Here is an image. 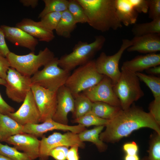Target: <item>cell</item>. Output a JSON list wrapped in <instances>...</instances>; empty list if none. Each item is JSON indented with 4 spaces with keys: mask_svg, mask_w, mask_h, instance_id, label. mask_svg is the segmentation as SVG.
Instances as JSON below:
<instances>
[{
    "mask_svg": "<svg viewBox=\"0 0 160 160\" xmlns=\"http://www.w3.org/2000/svg\"><path fill=\"white\" fill-rule=\"evenodd\" d=\"M160 125L149 112L133 103L128 108L120 110L116 116L110 120L105 130L100 134L104 142L114 143L128 136L133 131L147 127L160 135Z\"/></svg>",
    "mask_w": 160,
    "mask_h": 160,
    "instance_id": "6da1fadb",
    "label": "cell"
},
{
    "mask_svg": "<svg viewBox=\"0 0 160 160\" xmlns=\"http://www.w3.org/2000/svg\"><path fill=\"white\" fill-rule=\"evenodd\" d=\"M83 8L88 23L94 29L105 32L122 27L117 16L116 0H76Z\"/></svg>",
    "mask_w": 160,
    "mask_h": 160,
    "instance_id": "7a4b0ae2",
    "label": "cell"
},
{
    "mask_svg": "<svg viewBox=\"0 0 160 160\" xmlns=\"http://www.w3.org/2000/svg\"><path fill=\"white\" fill-rule=\"evenodd\" d=\"M105 41V37L100 35L96 36L94 41L91 43L79 41L71 52L58 58L59 66L70 72L77 66L85 64L102 48Z\"/></svg>",
    "mask_w": 160,
    "mask_h": 160,
    "instance_id": "3957f363",
    "label": "cell"
},
{
    "mask_svg": "<svg viewBox=\"0 0 160 160\" xmlns=\"http://www.w3.org/2000/svg\"><path fill=\"white\" fill-rule=\"evenodd\" d=\"M121 72L119 78L113 89L120 101L121 108L125 110L143 97L144 93L136 73L122 67Z\"/></svg>",
    "mask_w": 160,
    "mask_h": 160,
    "instance_id": "277c9868",
    "label": "cell"
},
{
    "mask_svg": "<svg viewBox=\"0 0 160 160\" xmlns=\"http://www.w3.org/2000/svg\"><path fill=\"white\" fill-rule=\"evenodd\" d=\"M10 67L14 68L21 74L31 77L55 57L53 52L47 47L41 50L36 55L34 52L24 55H19L10 52L6 57Z\"/></svg>",
    "mask_w": 160,
    "mask_h": 160,
    "instance_id": "5b68a950",
    "label": "cell"
},
{
    "mask_svg": "<svg viewBox=\"0 0 160 160\" xmlns=\"http://www.w3.org/2000/svg\"><path fill=\"white\" fill-rule=\"evenodd\" d=\"M104 76L97 71L95 60H91L79 66L70 75L65 85L74 97L97 84Z\"/></svg>",
    "mask_w": 160,
    "mask_h": 160,
    "instance_id": "8992f818",
    "label": "cell"
},
{
    "mask_svg": "<svg viewBox=\"0 0 160 160\" xmlns=\"http://www.w3.org/2000/svg\"><path fill=\"white\" fill-rule=\"evenodd\" d=\"M58 58L54 59L31 77L32 85H36L51 91L57 92L65 85L70 74L58 65Z\"/></svg>",
    "mask_w": 160,
    "mask_h": 160,
    "instance_id": "52a82bcc",
    "label": "cell"
},
{
    "mask_svg": "<svg viewBox=\"0 0 160 160\" xmlns=\"http://www.w3.org/2000/svg\"><path fill=\"white\" fill-rule=\"evenodd\" d=\"M132 44L131 40L123 39L121 46L118 51L114 54L108 55L102 52L95 60V65L100 74L110 78L114 84L118 81L121 72L119 69L120 60L124 51Z\"/></svg>",
    "mask_w": 160,
    "mask_h": 160,
    "instance_id": "ba28073f",
    "label": "cell"
},
{
    "mask_svg": "<svg viewBox=\"0 0 160 160\" xmlns=\"http://www.w3.org/2000/svg\"><path fill=\"white\" fill-rule=\"evenodd\" d=\"M40 140L39 157L40 160H47L50 151L57 147L77 145L82 148L85 147V143L80 140L78 134L70 131L63 134L55 132L47 137L43 136Z\"/></svg>",
    "mask_w": 160,
    "mask_h": 160,
    "instance_id": "9c48e42d",
    "label": "cell"
},
{
    "mask_svg": "<svg viewBox=\"0 0 160 160\" xmlns=\"http://www.w3.org/2000/svg\"><path fill=\"white\" fill-rule=\"evenodd\" d=\"M31 77L21 74L10 67L7 72L5 80L6 93L8 97L17 103L23 102L31 90Z\"/></svg>",
    "mask_w": 160,
    "mask_h": 160,
    "instance_id": "30bf717a",
    "label": "cell"
},
{
    "mask_svg": "<svg viewBox=\"0 0 160 160\" xmlns=\"http://www.w3.org/2000/svg\"><path fill=\"white\" fill-rule=\"evenodd\" d=\"M31 90L40 113V122L52 119L56 110L57 91L36 85H32Z\"/></svg>",
    "mask_w": 160,
    "mask_h": 160,
    "instance_id": "8fae6325",
    "label": "cell"
},
{
    "mask_svg": "<svg viewBox=\"0 0 160 160\" xmlns=\"http://www.w3.org/2000/svg\"><path fill=\"white\" fill-rule=\"evenodd\" d=\"M113 86L111 79L104 76L97 84L83 92L82 94L92 103L101 102L121 107L120 101L113 90Z\"/></svg>",
    "mask_w": 160,
    "mask_h": 160,
    "instance_id": "7c38bea8",
    "label": "cell"
},
{
    "mask_svg": "<svg viewBox=\"0 0 160 160\" xmlns=\"http://www.w3.org/2000/svg\"><path fill=\"white\" fill-rule=\"evenodd\" d=\"M17 111L7 115L23 126L27 124L40 122V113L31 90Z\"/></svg>",
    "mask_w": 160,
    "mask_h": 160,
    "instance_id": "4fadbf2b",
    "label": "cell"
},
{
    "mask_svg": "<svg viewBox=\"0 0 160 160\" xmlns=\"http://www.w3.org/2000/svg\"><path fill=\"white\" fill-rule=\"evenodd\" d=\"M86 129L80 124L70 126L57 122L52 119H49L41 124H29L23 126V132L32 135L36 137L42 136L48 131L54 130L68 131L78 134Z\"/></svg>",
    "mask_w": 160,
    "mask_h": 160,
    "instance_id": "5bb4252c",
    "label": "cell"
},
{
    "mask_svg": "<svg viewBox=\"0 0 160 160\" xmlns=\"http://www.w3.org/2000/svg\"><path fill=\"white\" fill-rule=\"evenodd\" d=\"M5 142L13 145L18 150L23 151L31 160L39 157L40 140L31 134L23 133L12 136Z\"/></svg>",
    "mask_w": 160,
    "mask_h": 160,
    "instance_id": "9a60e30c",
    "label": "cell"
},
{
    "mask_svg": "<svg viewBox=\"0 0 160 160\" xmlns=\"http://www.w3.org/2000/svg\"><path fill=\"white\" fill-rule=\"evenodd\" d=\"M57 103L55 112L53 117L54 121L68 125V115L74 111V98L68 89L64 85L57 91Z\"/></svg>",
    "mask_w": 160,
    "mask_h": 160,
    "instance_id": "2e32d148",
    "label": "cell"
},
{
    "mask_svg": "<svg viewBox=\"0 0 160 160\" xmlns=\"http://www.w3.org/2000/svg\"><path fill=\"white\" fill-rule=\"evenodd\" d=\"M0 27L5 38L15 45L28 48L34 52L38 44V40L21 29L5 25Z\"/></svg>",
    "mask_w": 160,
    "mask_h": 160,
    "instance_id": "e0dca14e",
    "label": "cell"
},
{
    "mask_svg": "<svg viewBox=\"0 0 160 160\" xmlns=\"http://www.w3.org/2000/svg\"><path fill=\"white\" fill-rule=\"evenodd\" d=\"M131 41L132 44L127 49L129 52L149 54L160 51V34L135 36Z\"/></svg>",
    "mask_w": 160,
    "mask_h": 160,
    "instance_id": "ac0fdd59",
    "label": "cell"
},
{
    "mask_svg": "<svg viewBox=\"0 0 160 160\" xmlns=\"http://www.w3.org/2000/svg\"><path fill=\"white\" fill-rule=\"evenodd\" d=\"M16 27L38 38L40 41L49 42L55 37L53 31L46 28L40 21L36 22L31 19L24 18L16 24Z\"/></svg>",
    "mask_w": 160,
    "mask_h": 160,
    "instance_id": "d6986e66",
    "label": "cell"
},
{
    "mask_svg": "<svg viewBox=\"0 0 160 160\" xmlns=\"http://www.w3.org/2000/svg\"><path fill=\"white\" fill-rule=\"evenodd\" d=\"M160 65V53H152L138 55L124 62L122 67L136 73Z\"/></svg>",
    "mask_w": 160,
    "mask_h": 160,
    "instance_id": "ffe728a7",
    "label": "cell"
},
{
    "mask_svg": "<svg viewBox=\"0 0 160 160\" xmlns=\"http://www.w3.org/2000/svg\"><path fill=\"white\" fill-rule=\"evenodd\" d=\"M115 7L117 16L122 24L126 26L135 24L138 13L130 0H116Z\"/></svg>",
    "mask_w": 160,
    "mask_h": 160,
    "instance_id": "44dd1931",
    "label": "cell"
},
{
    "mask_svg": "<svg viewBox=\"0 0 160 160\" xmlns=\"http://www.w3.org/2000/svg\"><path fill=\"white\" fill-rule=\"evenodd\" d=\"M23 126L7 114L0 113V141H4L9 137L23 133Z\"/></svg>",
    "mask_w": 160,
    "mask_h": 160,
    "instance_id": "7402d4cb",
    "label": "cell"
},
{
    "mask_svg": "<svg viewBox=\"0 0 160 160\" xmlns=\"http://www.w3.org/2000/svg\"><path fill=\"white\" fill-rule=\"evenodd\" d=\"M104 127L96 126L91 129H86L78 134L79 137L83 142L88 141L93 143L99 152H104L107 149V146L99 137L100 134Z\"/></svg>",
    "mask_w": 160,
    "mask_h": 160,
    "instance_id": "603a6c76",
    "label": "cell"
},
{
    "mask_svg": "<svg viewBox=\"0 0 160 160\" xmlns=\"http://www.w3.org/2000/svg\"><path fill=\"white\" fill-rule=\"evenodd\" d=\"M76 24L72 15L67 9L62 12L60 20L55 29L56 33L58 36L69 38L76 28Z\"/></svg>",
    "mask_w": 160,
    "mask_h": 160,
    "instance_id": "cb8c5ba5",
    "label": "cell"
},
{
    "mask_svg": "<svg viewBox=\"0 0 160 160\" xmlns=\"http://www.w3.org/2000/svg\"><path fill=\"white\" fill-rule=\"evenodd\" d=\"M121 109V107L111 105L101 102H93L91 111L101 118L111 120Z\"/></svg>",
    "mask_w": 160,
    "mask_h": 160,
    "instance_id": "d4e9b609",
    "label": "cell"
},
{
    "mask_svg": "<svg viewBox=\"0 0 160 160\" xmlns=\"http://www.w3.org/2000/svg\"><path fill=\"white\" fill-rule=\"evenodd\" d=\"M74 109L72 116L74 119L80 117L91 111L92 102L82 93L74 97Z\"/></svg>",
    "mask_w": 160,
    "mask_h": 160,
    "instance_id": "484cf974",
    "label": "cell"
},
{
    "mask_svg": "<svg viewBox=\"0 0 160 160\" xmlns=\"http://www.w3.org/2000/svg\"><path fill=\"white\" fill-rule=\"evenodd\" d=\"M135 36H139L150 34H160V18L151 21L135 24L132 29Z\"/></svg>",
    "mask_w": 160,
    "mask_h": 160,
    "instance_id": "4316f807",
    "label": "cell"
},
{
    "mask_svg": "<svg viewBox=\"0 0 160 160\" xmlns=\"http://www.w3.org/2000/svg\"><path fill=\"white\" fill-rule=\"evenodd\" d=\"M45 7L40 13L39 18H41L48 13L53 12H63L68 9V0H43Z\"/></svg>",
    "mask_w": 160,
    "mask_h": 160,
    "instance_id": "83f0119b",
    "label": "cell"
},
{
    "mask_svg": "<svg viewBox=\"0 0 160 160\" xmlns=\"http://www.w3.org/2000/svg\"><path fill=\"white\" fill-rule=\"evenodd\" d=\"M136 73L140 80L144 83L151 90L154 99H160V77L141 72Z\"/></svg>",
    "mask_w": 160,
    "mask_h": 160,
    "instance_id": "f1b7e54d",
    "label": "cell"
},
{
    "mask_svg": "<svg viewBox=\"0 0 160 160\" xmlns=\"http://www.w3.org/2000/svg\"><path fill=\"white\" fill-rule=\"evenodd\" d=\"M109 121L99 117L90 111L80 117L74 119L72 120V122L77 123L85 127L93 125L105 127Z\"/></svg>",
    "mask_w": 160,
    "mask_h": 160,
    "instance_id": "f546056e",
    "label": "cell"
},
{
    "mask_svg": "<svg viewBox=\"0 0 160 160\" xmlns=\"http://www.w3.org/2000/svg\"><path fill=\"white\" fill-rule=\"evenodd\" d=\"M76 23H88V20L81 6L76 0H68V9Z\"/></svg>",
    "mask_w": 160,
    "mask_h": 160,
    "instance_id": "4dcf8cb0",
    "label": "cell"
},
{
    "mask_svg": "<svg viewBox=\"0 0 160 160\" xmlns=\"http://www.w3.org/2000/svg\"><path fill=\"white\" fill-rule=\"evenodd\" d=\"M148 151L149 160H160V135L155 132L151 135Z\"/></svg>",
    "mask_w": 160,
    "mask_h": 160,
    "instance_id": "1f68e13d",
    "label": "cell"
},
{
    "mask_svg": "<svg viewBox=\"0 0 160 160\" xmlns=\"http://www.w3.org/2000/svg\"><path fill=\"white\" fill-rule=\"evenodd\" d=\"M0 154L12 160H31L23 152L19 151L14 147L4 145L0 142Z\"/></svg>",
    "mask_w": 160,
    "mask_h": 160,
    "instance_id": "d6a6232c",
    "label": "cell"
},
{
    "mask_svg": "<svg viewBox=\"0 0 160 160\" xmlns=\"http://www.w3.org/2000/svg\"><path fill=\"white\" fill-rule=\"evenodd\" d=\"M62 12H53L47 14L40 21L46 28L52 31L56 29L62 16Z\"/></svg>",
    "mask_w": 160,
    "mask_h": 160,
    "instance_id": "836d02e7",
    "label": "cell"
},
{
    "mask_svg": "<svg viewBox=\"0 0 160 160\" xmlns=\"http://www.w3.org/2000/svg\"><path fill=\"white\" fill-rule=\"evenodd\" d=\"M148 17L152 20L160 18V0H148Z\"/></svg>",
    "mask_w": 160,
    "mask_h": 160,
    "instance_id": "e575fe53",
    "label": "cell"
},
{
    "mask_svg": "<svg viewBox=\"0 0 160 160\" xmlns=\"http://www.w3.org/2000/svg\"><path fill=\"white\" fill-rule=\"evenodd\" d=\"M68 149V147L66 146L57 147L50 151L49 155L55 160H66Z\"/></svg>",
    "mask_w": 160,
    "mask_h": 160,
    "instance_id": "d590c367",
    "label": "cell"
},
{
    "mask_svg": "<svg viewBox=\"0 0 160 160\" xmlns=\"http://www.w3.org/2000/svg\"><path fill=\"white\" fill-rule=\"evenodd\" d=\"M149 113L160 125V99H154L150 104Z\"/></svg>",
    "mask_w": 160,
    "mask_h": 160,
    "instance_id": "8d00e7d4",
    "label": "cell"
},
{
    "mask_svg": "<svg viewBox=\"0 0 160 160\" xmlns=\"http://www.w3.org/2000/svg\"><path fill=\"white\" fill-rule=\"evenodd\" d=\"M135 10L138 13H146L148 10V0H130Z\"/></svg>",
    "mask_w": 160,
    "mask_h": 160,
    "instance_id": "74e56055",
    "label": "cell"
},
{
    "mask_svg": "<svg viewBox=\"0 0 160 160\" xmlns=\"http://www.w3.org/2000/svg\"><path fill=\"white\" fill-rule=\"evenodd\" d=\"M10 67V64L7 58L0 55V78L5 80L7 72Z\"/></svg>",
    "mask_w": 160,
    "mask_h": 160,
    "instance_id": "f35d334b",
    "label": "cell"
},
{
    "mask_svg": "<svg viewBox=\"0 0 160 160\" xmlns=\"http://www.w3.org/2000/svg\"><path fill=\"white\" fill-rule=\"evenodd\" d=\"M10 52L5 41L4 34L0 27V55L6 57Z\"/></svg>",
    "mask_w": 160,
    "mask_h": 160,
    "instance_id": "ab89813d",
    "label": "cell"
},
{
    "mask_svg": "<svg viewBox=\"0 0 160 160\" xmlns=\"http://www.w3.org/2000/svg\"><path fill=\"white\" fill-rule=\"evenodd\" d=\"M123 148L126 154L130 155L137 154L138 150L137 145L134 141L125 143L123 145Z\"/></svg>",
    "mask_w": 160,
    "mask_h": 160,
    "instance_id": "60d3db41",
    "label": "cell"
},
{
    "mask_svg": "<svg viewBox=\"0 0 160 160\" xmlns=\"http://www.w3.org/2000/svg\"><path fill=\"white\" fill-rule=\"evenodd\" d=\"M14 111V108L5 101L0 93V113L7 114Z\"/></svg>",
    "mask_w": 160,
    "mask_h": 160,
    "instance_id": "b9f144b4",
    "label": "cell"
},
{
    "mask_svg": "<svg viewBox=\"0 0 160 160\" xmlns=\"http://www.w3.org/2000/svg\"><path fill=\"white\" fill-rule=\"evenodd\" d=\"M79 148L77 145L71 147V148L68 149V152L66 160H79Z\"/></svg>",
    "mask_w": 160,
    "mask_h": 160,
    "instance_id": "7bdbcfd3",
    "label": "cell"
},
{
    "mask_svg": "<svg viewBox=\"0 0 160 160\" xmlns=\"http://www.w3.org/2000/svg\"><path fill=\"white\" fill-rule=\"evenodd\" d=\"M19 1L23 6L25 7H31L33 8L36 7L38 3V0H20Z\"/></svg>",
    "mask_w": 160,
    "mask_h": 160,
    "instance_id": "ee69618b",
    "label": "cell"
},
{
    "mask_svg": "<svg viewBox=\"0 0 160 160\" xmlns=\"http://www.w3.org/2000/svg\"><path fill=\"white\" fill-rule=\"evenodd\" d=\"M146 72L149 75L154 76L160 74V65L151 67L145 70Z\"/></svg>",
    "mask_w": 160,
    "mask_h": 160,
    "instance_id": "f6af8a7d",
    "label": "cell"
},
{
    "mask_svg": "<svg viewBox=\"0 0 160 160\" xmlns=\"http://www.w3.org/2000/svg\"><path fill=\"white\" fill-rule=\"evenodd\" d=\"M124 160H140L137 154L130 155L126 154L124 157Z\"/></svg>",
    "mask_w": 160,
    "mask_h": 160,
    "instance_id": "bcb514c9",
    "label": "cell"
},
{
    "mask_svg": "<svg viewBox=\"0 0 160 160\" xmlns=\"http://www.w3.org/2000/svg\"><path fill=\"white\" fill-rule=\"evenodd\" d=\"M0 160H12L0 154Z\"/></svg>",
    "mask_w": 160,
    "mask_h": 160,
    "instance_id": "7dc6e473",
    "label": "cell"
},
{
    "mask_svg": "<svg viewBox=\"0 0 160 160\" xmlns=\"http://www.w3.org/2000/svg\"><path fill=\"white\" fill-rule=\"evenodd\" d=\"M6 84L5 80L0 78V85L5 86Z\"/></svg>",
    "mask_w": 160,
    "mask_h": 160,
    "instance_id": "c3c4849f",
    "label": "cell"
},
{
    "mask_svg": "<svg viewBox=\"0 0 160 160\" xmlns=\"http://www.w3.org/2000/svg\"><path fill=\"white\" fill-rule=\"evenodd\" d=\"M141 160H149L148 159V158H147V157H145L143 158Z\"/></svg>",
    "mask_w": 160,
    "mask_h": 160,
    "instance_id": "681fc988",
    "label": "cell"
},
{
    "mask_svg": "<svg viewBox=\"0 0 160 160\" xmlns=\"http://www.w3.org/2000/svg\"></svg>",
    "mask_w": 160,
    "mask_h": 160,
    "instance_id": "f907efd6",
    "label": "cell"
}]
</instances>
